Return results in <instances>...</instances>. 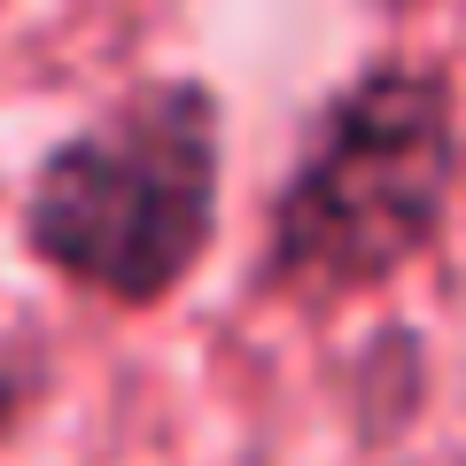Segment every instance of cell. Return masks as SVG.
<instances>
[{"label": "cell", "instance_id": "cell-1", "mask_svg": "<svg viewBox=\"0 0 466 466\" xmlns=\"http://www.w3.org/2000/svg\"><path fill=\"white\" fill-rule=\"evenodd\" d=\"M466 187V101L435 55H366L311 116L257 233V296L334 311L443 249Z\"/></svg>", "mask_w": 466, "mask_h": 466}, {"label": "cell", "instance_id": "cell-2", "mask_svg": "<svg viewBox=\"0 0 466 466\" xmlns=\"http://www.w3.org/2000/svg\"><path fill=\"white\" fill-rule=\"evenodd\" d=\"M226 233V94L202 70L140 78L32 164L16 241L55 288L148 319L202 280Z\"/></svg>", "mask_w": 466, "mask_h": 466}, {"label": "cell", "instance_id": "cell-3", "mask_svg": "<svg viewBox=\"0 0 466 466\" xmlns=\"http://www.w3.org/2000/svg\"><path fill=\"white\" fill-rule=\"evenodd\" d=\"M373 8H381V16H404V8H412V0H373Z\"/></svg>", "mask_w": 466, "mask_h": 466}]
</instances>
